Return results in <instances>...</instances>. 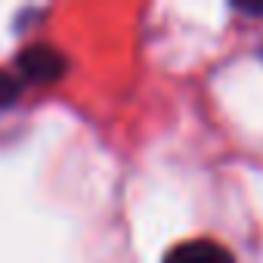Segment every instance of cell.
Wrapping results in <instances>:
<instances>
[{
  "label": "cell",
  "mask_w": 263,
  "mask_h": 263,
  "mask_svg": "<svg viewBox=\"0 0 263 263\" xmlns=\"http://www.w3.org/2000/svg\"><path fill=\"white\" fill-rule=\"evenodd\" d=\"M19 71H22L25 81L53 84L65 74V56L50 44H34L19 56Z\"/></svg>",
  "instance_id": "1"
},
{
  "label": "cell",
  "mask_w": 263,
  "mask_h": 263,
  "mask_svg": "<svg viewBox=\"0 0 263 263\" xmlns=\"http://www.w3.org/2000/svg\"><path fill=\"white\" fill-rule=\"evenodd\" d=\"M164 263H235L232 254L208 238H195V241H183L174 251H167Z\"/></svg>",
  "instance_id": "2"
},
{
  "label": "cell",
  "mask_w": 263,
  "mask_h": 263,
  "mask_svg": "<svg viewBox=\"0 0 263 263\" xmlns=\"http://www.w3.org/2000/svg\"><path fill=\"white\" fill-rule=\"evenodd\" d=\"M16 96H19V81H16L13 74H4V71H0V108L16 105Z\"/></svg>",
  "instance_id": "3"
},
{
  "label": "cell",
  "mask_w": 263,
  "mask_h": 263,
  "mask_svg": "<svg viewBox=\"0 0 263 263\" xmlns=\"http://www.w3.org/2000/svg\"><path fill=\"white\" fill-rule=\"evenodd\" d=\"M235 10L251 13V16H260V13H263V4H251V0H245V4H235Z\"/></svg>",
  "instance_id": "4"
}]
</instances>
